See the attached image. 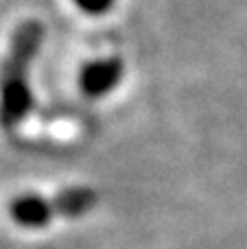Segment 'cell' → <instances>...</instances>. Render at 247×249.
Instances as JSON below:
<instances>
[{"instance_id": "obj_1", "label": "cell", "mask_w": 247, "mask_h": 249, "mask_svg": "<svg viewBox=\"0 0 247 249\" xmlns=\"http://www.w3.org/2000/svg\"><path fill=\"white\" fill-rule=\"evenodd\" d=\"M44 29L39 22H26L16 31L11 51L0 66V127L13 131L33 107L29 74L39 51Z\"/></svg>"}, {"instance_id": "obj_2", "label": "cell", "mask_w": 247, "mask_h": 249, "mask_svg": "<svg viewBox=\"0 0 247 249\" xmlns=\"http://www.w3.org/2000/svg\"><path fill=\"white\" fill-rule=\"evenodd\" d=\"M123 70H125V66L118 57L92 61L79 74V88L92 99L105 96L112 90H116V86L123 79Z\"/></svg>"}, {"instance_id": "obj_3", "label": "cell", "mask_w": 247, "mask_h": 249, "mask_svg": "<svg viewBox=\"0 0 247 249\" xmlns=\"http://www.w3.org/2000/svg\"><path fill=\"white\" fill-rule=\"evenodd\" d=\"M9 214L22 228L39 230L57 214L55 203L39 195H20L9 203Z\"/></svg>"}, {"instance_id": "obj_4", "label": "cell", "mask_w": 247, "mask_h": 249, "mask_svg": "<svg viewBox=\"0 0 247 249\" xmlns=\"http://www.w3.org/2000/svg\"><path fill=\"white\" fill-rule=\"evenodd\" d=\"M53 203H55L57 214L81 216L92 210V206L96 203V195H94V190H90V188H68L57 195V197L53 199Z\"/></svg>"}, {"instance_id": "obj_5", "label": "cell", "mask_w": 247, "mask_h": 249, "mask_svg": "<svg viewBox=\"0 0 247 249\" xmlns=\"http://www.w3.org/2000/svg\"><path fill=\"white\" fill-rule=\"evenodd\" d=\"M112 2L114 0H74V4L88 13H103L112 7Z\"/></svg>"}]
</instances>
